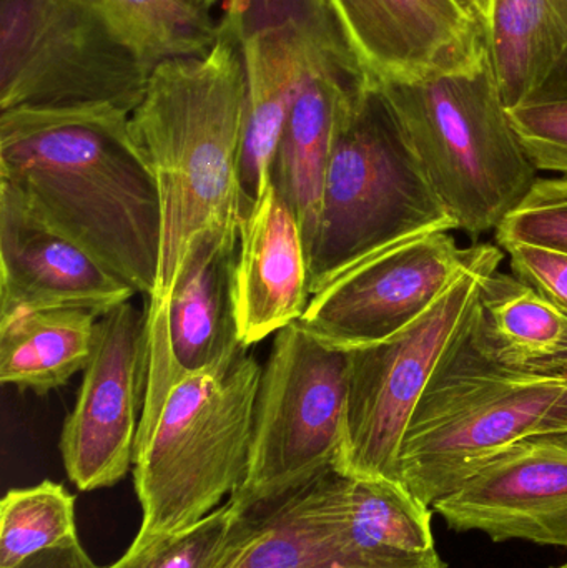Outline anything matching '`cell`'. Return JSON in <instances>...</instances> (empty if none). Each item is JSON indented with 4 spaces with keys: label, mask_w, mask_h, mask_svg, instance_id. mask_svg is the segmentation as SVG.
Instances as JSON below:
<instances>
[{
    "label": "cell",
    "mask_w": 567,
    "mask_h": 568,
    "mask_svg": "<svg viewBox=\"0 0 567 568\" xmlns=\"http://www.w3.org/2000/svg\"><path fill=\"white\" fill-rule=\"evenodd\" d=\"M0 185L47 225L152 297L162 205L130 113L107 103L0 113Z\"/></svg>",
    "instance_id": "obj_1"
},
{
    "label": "cell",
    "mask_w": 567,
    "mask_h": 568,
    "mask_svg": "<svg viewBox=\"0 0 567 568\" xmlns=\"http://www.w3.org/2000/svg\"><path fill=\"white\" fill-rule=\"evenodd\" d=\"M246 119V72L232 32L216 22L209 52L170 57L150 70L130 115L159 185L162 243L146 321L165 306L193 242L203 233L240 235V159Z\"/></svg>",
    "instance_id": "obj_2"
},
{
    "label": "cell",
    "mask_w": 567,
    "mask_h": 568,
    "mask_svg": "<svg viewBox=\"0 0 567 568\" xmlns=\"http://www.w3.org/2000/svg\"><path fill=\"white\" fill-rule=\"evenodd\" d=\"M566 429L567 379L493 363L476 339L473 311L409 420L399 483L433 507L522 440Z\"/></svg>",
    "instance_id": "obj_3"
},
{
    "label": "cell",
    "mask_w": 567,
    "mask_h": 568,
    "mask_svg": "<svg viewBox=\"0 0 567 568\" xmlns=\"http://www.w3.org/2000/svg\"><path fill=\"white\" fill-rule=\"evenodd\" d=\"M429 185L458 230H496L535 185L489 49L468 69L379 83Z\"/></svg>",
    "instance_id": "obj_4"
},
{
    "label": "cell",
    "mask_w": 567,
    "mask_h": 568,
    "mask_svg": "<svg viewBox=\"0 0 567 568\" xmlns=\"http://www.w3.org/2000/svg\"><path fill=\"white\" fill-rule=\"evenodd\" d=\"M263 366L249 349L180 381L136 437L142 524L133 542L189 529L245 480Z\"/></svg>",
    "instance_id": "obj_5"
},
{
    "label": "cell",
    "mask_w": 567,
    "mask_h": 568,
    "mask_svg": "<svg viewBox=\"0 0 567 568\" xmlns=\"http://www.w3.org/2000/svg\"><path fill=\"white\" fill-rule=\"evenodd\" d=\"M458 230L372 80L336 139L308 248L313 294L366 256L422 233Z\"/></svg>",
    "instance_id": "obj_6"
},
{
    "label": "cell",
    "mask_w": 567,
    "mask_h": 568,
    "mask_svg": "<svg viewBox=\"0 0 567 568\" xmlns=\"http://www.w3.org/2000/svg\"><path fill=\"white\" fill-rule=\"evenodd\" d=\"M152 67L92 0H0V110L107 103L132 115Z\"/></svg>",
    "instance_id": "obj_7"
},
{
    "label": "cell",
    "mask_w": 567,
    "mask_h": 568,
    "mask_svg": "<svg viewBox=\"0 0 567 568\" xmlns=\"http://www.w3.org/2000/svg\"><path fill=\"white\" fill-rule=\"evenodd\" d=\"M348 379V351L323 343L300 323L275 334L263 366L249 469L232 503H270L342 469Z\"/></svg>",
    "instance_id": "obj_8"
},
{
    "label": "cell",
    "mask_w": 567,
    "mask_h": 568,
    "mask_svg": "<svg viewBox=\"0 0 567 568\" xmlns=\"http://www.w3.org/2000/svg\"><path fill=\"white\" fill-rule=\"evenodd\" d=\"M502 262L496 246H472L466 268L418 320L379 343L348 351V410L340 470L399 483V453L413 413L439 361L468 324L483 283Z\"/></svg>",
    "instance_id": "obj_9"
},
{
    "label": "cell",
    "mask_w": 567,
    "mask_h": 568,
    "mask_svg": "<svg viewBox=\"0 0 567 568\" xmlns=\"http://www.w3.org/2000/svg\"><path fill=\"white\" fill-rule=\"evenodd\" d=\"M220 22L239 40L245 62L240 189L246 219L270 185L280 135L310 77L323 70L368 72L330 0H226Z\"/></svg>",
    "instance_id": "obj_10"
},
{
    "label": "cell",
    "mask_w": 567,
    "mask_h": 568,
    "mask_svg": "<svg viewBox=\"0 0 567 568\" xmlns=\"http://www.w3.org/2000/svg\"><path fill=\"white\" fill-rule=\"evenodd\" d=\"M146 381V313L126 301L99 317L92 359L63 423L60 454L77 489L113 487L132 469Z\"/></svg>",
    "instance_id": "obj_11"
},
{
    "label": "cell",
    "mask_w": 567,
    "mask_h": 568,
    "mask_svg": "<svg viewBox=\"0 0 567 568\" xmlns=\"http://www.w3.org/2000/svg\"><path fill=\"white\" fill-rule=\"evenodd\" d=\"M449 232L422 233L393 243L336 276L298 321L340 349L379 343L405 329L436 303L468 265Z\"/></svg>",
    "instance_id": "obj_12"
},
{
    "label": "cell",
    "mask_w": 567,
    "mask_h": 568,
    "mask_svg": "<svg viewBox=\"0 0 567 568\" xmlns=\"http://www.w3.org/2000/svg\"><path fill=\"white\" fill-rule=\"evenodd\" d=\"M239 245L240 235L209 232L199 236L165 306L146 321L149 381L139 436L155 423L180 381L223 366L250 349L240 341L233 300Z\"/></svg>",
    "instance_id": "obj_13"
},
{
    "label": "cell",
    "mask_w": 567,
    "mask_h": 568,
    "mask_svg": "<svg viewBox=\"0 0 567 568\" xmlns=\"http://www.w3.org/2000/svg\"><path fill=\"white\" fill-rule=\"evenodd\" d=\"M433 509L456 532L567 549V436L522 440Z\"/></svg>",
    "instance_id": "obj_14"
},
{
    "label": "cell",
    "mask_w": 567,
    "mask_h": 568,
    "mask_svg": "<svg viewBox=\"0 0 567 568\" xmlns=\"http://www.w3.org/2000/svg\"><path fill=\"white\" fill-rule=\"evenodd\" d=\"M353 50L379 83L418 82L475 65L486 30L456 0H330Z\"/></svg>",
    "instance_id": "obj_15"
},
{
    "label": "cell",
    "mask_w": 567,
    "mask_h": 568,
    "mask_svg": "<svg viewBox=\"0 0 567 568\" xmlns=\"http://www.w3.org/2000/svg\"><path fill=\"white\" fill-rule=\"evenodd\" d=\"M0 314L80 307L105 314L132 301L130 284L33 215L0 185Z\"/></svg>",
    "instance_id": "obj_16"
},
{
    "label": "cell",
    "mask_w": 567,
    "mask_h": 568,
    "mask_svg": "<svg viewBox=\"0 0 567 568\" xmlns=\"http://www.w3.org/2000/svg\"><path fill=\"white\" fill-rule=\"evenodd\" d=\"M233 300L245 347L298 323L312 300L302 226L272 183L240 230Z\"/></svg>",
    "instance_id": "obj_17"
},
{
    "label": "cell",
    "mask_w": 567,
    "mask_h": 568,
    "mask_svg": "<svg viewBox=\"0 0 567 568\" xmlns=\"http://www.w3.org/2000/svg\"><path fill=\"white\" fill-rule=\"evenodd\" d=\"M372 80L365 72H316L300 90L283 126L270 183L298 219L306 250L315 233L336 139L353 103Z\"/></svg>",
    "instance_id": "obj_18"
},
{
    "label": "cell",
    "mask_w": 567,
    "mask_h": 568,
    "mask_svg": "<svg viewBox=\"0 0 567 568\" xmlns=\"http://www.w3.org/2000/svg\"><path fill=\"white\" fill-rule=\"evenodd\" d=\"M343 476L330 469L270 503H233L240 510L235 536L216 568H338L333 529Z\"/></svg>",
    "instance_id": "obj_19"
},
{
    "label": "cell",
    "mask_w": 567,
    "mask_h": 568,
    "mask_svg": "<svg viewBox=\"0 0 567 568\" xmlns=\"http://www.w3.org/2000/svg\"><path fill=\"white\" fill-rule=\"evenodd\" d=\"M485 30L508 109L567 99V0H488Z\"/></svg>",
    "instance_id": "obj_20"
},
{
    "label": "cell",
    "mask_w": 567,
    "mask_h": 568,
    "mask_svg": "<svg viewBox=\"0 0 567 568\" xmlns=\"http://www.w3.org/2000/svg\"><path fill=\"white\" fill-rule=\"evenodd\" d=\"M475 331L483 353L498 366L567 379V314L515 275L498 270L483 283Z\"/></svg>",
    "instance_id": "obj_21"
},
{
    "label": "cell",
    "mask_w": 567,
    "mask_h": 568,
    "mask_svg": "<svg viewBox=\"0 0 567 568\" xmlns=\"http://www.w3.org/2000/svg\"><path fill=\"white\" fill-rule=\"evenodd\" d=\"M99 317L80 307L0 314V381L36 394L62 387L92 359Z\"/></svg>",
    "instance_id": "obj_22"
},
{
    "label": "cell",
    "mask_w": 567,
    "mask_h": 568,
    "mask_svg": "<svg viewBox=\"0 0 567 568\" xmlns=\"http://www.w3.org/2000/svg\"><path fill=\"white\" fill-rule=\"evenodd\" d=\"M117 32L146 60L200 55L216 39L210 13L196 12L175 0H92Z\"/></svg>",
    "instance_id": "obj_23"
},
{
    "label": "cell",
    "mask_w": 567,
    "mask_h": 568,
    "mask_svg": "<svg viewBox=\"0 0 567 568\" xmlns=\"http://www.w3.org/2000/svg\"><path fill=\"white\" fill-rule=\"evenodd\" d=\"M79 537L75 497L62 484L43 480L10 489L0 504V568Z\"/></svg>",
    "instance_id": "obj_24"
},
{
    "label": "cell",
    "mask_w": 567,
    "mask_h": 568,
    "mask_svg": "<svg viewBox=\"0 0 567 568\" xmlns=\"http://www.w3.org/2000/svg\"><path fill=\"white\" fill-rule=\"evenodd\" d=\"M239 513L229 500L189 529L130 544L129 550L105 568H216L235 536Z\"/></svg>",
    "instance_id": "obj_25"
},
{
    "label": "cell",
    "mask_w": 567,
    "mask_h": 568,
    "mask_svg": "<svg viewBox=\"0 0 567 568\" xmlns=\"http://www.w3.org/2000/svg\"><path fill=\"white\" fill-rule=\"evenodd\" d=\"M495 232L496 242L513 240L567 253V176L536 180Z\"/></svg>",
    "instance_id": "obj_26"
},
{
    "label": "cell",
    "mask_w": 567,
    "mask_h": 568,
    "mask_svg": "<svg viewBox=\"0 0 567 568\" xmlns=\"http://www.w3.org/2000/svg\"><path fill=\"white\" fill-rule=\"evenodd\" d=\"M508 113L536 170L567 176V99L515 106Z\"/></svg>",
    "instance_id": "obj_27"
},
{
    "label": "cell",
    "mask_w": 567,
    "mask_h": 568,
    "mask_svg": "<svg viewBox=\"0 0 567 568\" xmlns=\"http://www.w3.org/2000/svg\"><path fill=\"white\" fill-rule=\"evenodd\" d=\"M498 245L509 256L513 275L567 314V253L513 240Z\"/></svg>",
    "instance_id": "obj_28"
},
{
    "label": "cell",
    "mask_w": 567,
    "mask_h": 568,
    "mask_svg": "<svg viewBox=\"0 0 567 568\" xmlns=\"http://www.w3.org/2000/svg\"><path fill=\"white\" fill-rule=\"evenodd\" d=\"M12 568H103L97 566L89 554L80 544L79 537L67 540L60 546L40 550L33 556L27 557L22 562Z\"/></svg>",
    "instance_id": "obj_29"
},
{
    "label": "cell",
    "mask_w": 567,
    "mask_h": 568,
    "mask_svg": "<svg viewBox=\"0 0 567 568\" xmlns=\"http://www.w3.org/2000/svg\"><path fill=\"white\" fill-rule=\"evenodd\" d=\"M469 16L475 17L483 27L486 22V12H488V0H456Z\"/></svg>",
    "instance_id": "obj_30"
},
{
    "label": "cell",
    "mask_w": 567,
    "mask_h": 568,
    "mask_svg": "<svg viewBox=\"0 0 567 568\" xmlns=\"http://www.w3.org/2000/svg\"><path fill=\"white\" fill-rule=\"evenodd\" d=\"M175 2L182 3V6L189 7V9L196 10V12L210 13L212 7L215 6L219 0H175Z\"/></svg>",
    "instance_id": "obj_31"
},
{
    "label": "cell",
    "mask_w": 567,
    "mask_h": 568,
    "mask_svg": "<svg viewBox=\"0 0 567 568\" xmlns=\"http://www.w3.org/2000/svg\"><path fill=\"white\" fill-rule=\"evenodd\" d=\"M551 568H567V562L563 564V566H556V567H551Z\"/></svg>",
    "instance_id": "obj_32"
},
{
    "label": "cell",
    "mask_w": 567,
    "mask_h": 568,
    "mask_svg": "<svg viewBox=\"0 0 567 568\" xmlns=\"http://www.w3.org/2000/svg\"><path fill=\"white\" fill-rule=\"evenodd\" d=\"M559 434H563V436H567V429L565 430V433H559Z\"/></svg>",
    "instance_id": "obj_33"
}]
</instances>
